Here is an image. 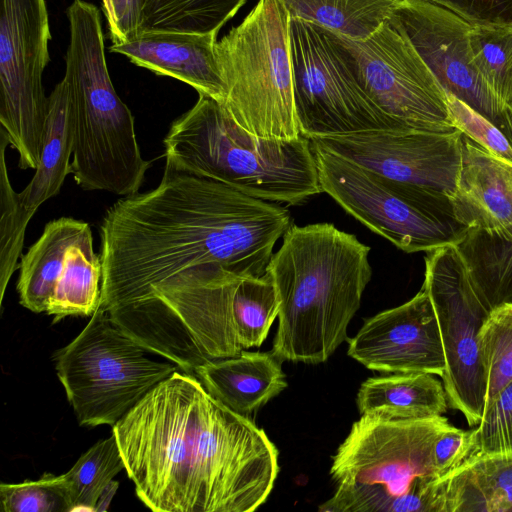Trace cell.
<instances>
[{
  "label": "cell",
  "mask_w": 512,
  "mask_h": 512,
  "mask_svg": "<svg viewBox=\"0 0 512 512\" xmlns=\"http://www.w3.org/2000/svg\"><path fill=\"white\" fill-rule=\"evenodd\" d=\"M291 225L287 208L166 162L154 189L120 198L103 217L100 308L136 301L201 264L261 277Z\"/></svg>",
  "instance_id": "6da1fadb"
},
{
  "label": "cell",
  "mask_w": 512,
  "mask_h": 512,
  "mask_svg": "<svg viewBox=\"0 0 512 512\" xmlns=\"http://www.w3.org/2000/svg\"><path fill=\"white\" fill-rule=\"evenodd\" d=\"M138 498L155 512H252L279 472L263 429L178 369L113 427Z\"/></svg>",
  "instance_id": "7a4b0ae2"
},
{
  "label": "cell",
  "mask_w": 512,
  "mask_h": 512,
  "mask_svg": "<svg viewBox=\"0 0 512 512\" xmlns=\"http://www.w3.org/2000/svg\"><path fill=\"white\" fill-rule=\"evenodd\" d=\"M282 238L266 269L280 300L272 352L322 363L348 339L372 277L370 247L331 223L292 224Z\"/></svg>",
  "instance_id": "3957f363"
},
{
  "label": "cell",
  "mask_w": 512,
  "mask_h": 512,
  "mask_svg": "<svg viewBox=\"0 0 512 512\" xmlns=\"http://www.w3.org/2000/svg\"><path fill=\"white\" fill-rule=\"evenodd\" d=\"M66 14L70 38L64 79L70 93L74 180L84 190L123 197L138 193L151 161L143 159L134 116L112 84L99 10L74 0Z\"/></svg>",
  "instance_id": "277c9868"
},
{
  "label": "cell",
  "mask_w": 512,
  "mask_h": 512,
  "mask_svg": "<svg viewBox=\"0 0 512 512\" xmlns=\"http://www.w3.org/2000/svg\"><path fill=\"white\" fill-rule=\"evenodd\" d=\"M163 143L173 167L262 200L296 205L322 192L307 138L255 136L205 94L172 122Z\"/></svg>",
  "instance_id": "5b68a950"
},
{
  "label": "cell",
  "mask_w": 512,
  "mask_h": 512,
  "mask_svg": "<svg viewBox=\"0 0 512 512\" xmlns=\"http://www.w3.org/2000/svg\"><path fill=\"white\" fill-rule=\"evenodd\" d=\"M443 416L362 415L333 456V495L320 512H444L433 449Z\"/></svg>",
  "instance_id": "8992f818"
},
{
  "label": "cell",
  "mask_w": 512,
  "mask_h": 512,
  "mask_svg": "<svg viewBox=\"0 0 512 512\" xmlns=\"http://www.w3.org/2000/svg\"><path fill=\"white\" fill-rule=\"evenodd\" d=\"M226 86L223 107L249 133L266 139L301 135L290 54V13L282 0H258L215 45Z\"/></svg>",
  "instance_id": "52a82bcc"
},
{
  "label": "cell",
  "mask_w": 512,
  "mask_h": 512,
  "mask_svg": "<svg viewBox=\"0 0 512 512\" xmlns=\"http://www.w3.org/2000/svg\"><path fill=\"white\" fill-rule=\"evenodd\" d=\"M102 308L55 354L57 376L83 426H114L155 386L180 369L152 359Z\"/></svg>",
  "instance_id": "ba28073f"
},
{
  "label": "cell",
  "mask_w": 512,
  "mask_h": 512,
  "mask_svg": "<svg viewBox=\"0 0 512 512\" xmlns=\"http://www.w3.org/2000/svg\"><path fill=\"white\" fill-rule=\"evenodd\" d=\"M290 54L302 136L395 130L363 91L331 31L290 15Z\"/></svg>",
  "instance_id": "9c48e42d"
},
{
  "label": "cell",
  "mask_w": 512,
  "mask_h": 512,
  "mask_svg": "<svg viewBox=\"0 0 512 512\" xmlns=\"http://www.w3.org/2000/svg\"><path fill=\"white\" fill-rule=\"evenodd\" d=\"M308 140L373 171L420 206L451 215L462 160L463 134L458 129L371 131Z\"/></svg>",
  "instance_id": "30bf717a"
},
{
  "label": "cell",
  "mask_w": 512,
  "mask_h": 512,
  "mask_svg": "<svg viewBox=\"0 0 512 512\" xmlns=\"http://www.w3.org/2000/svg\"><path fill=\"white\" fill-rule=\"evenodd\" d=\"M51 39L45 0H1L0 124L21 169L38 167L49 98L42 76Z\"/></svg>",
  "instance_id": "8fae6325"
},
{
  "label": "cell",
  "mask_w": 512,
  "mask_h": 512,
  "mask_svg": "<svg viewBox=\"0 0 512 512\" xmlns=\"http://www.w3.org/2000/svg\"><path fill=\"white\" fill-rule=\"evenodd\" d=\"M332 33L363 91L395 130L456 129L448 113L445 90L391 18L364 40Z\"/></svg>",
  "instance_id": "7c38bea8"
},
{
  "label": "cell",
  "mask_w": 512,
  "mask_h": 512,
  "mask_svg": "<svg viewBox=\"0 0 512 512\" xmlns=\"http://www.w3.org/2000/svg\"><path fill=\"white\" fill-rule=\"evenodd\" d=\"M422 288L434 307L443 343L446 365L441 378L448 403L464 415L470 426H477L486 394L478 334L488 312L457 244L427 253Z\"/></svg>",
  "instance_id": "4fadbf2b"
},
{
  "label": "cell",
  "mask_w": 512,
  "mask_h": 512,
  "mask_svg": "<svg viewBox=\"0 0 512 512\" xmlns=\"http://www.w3.org/2000/svg\"><path fill=\"white\" fill-rule=\"evenodd\" d=\"M322 192L371 231L406 253L458 244L465 230L396 192L352 161L311 144Z\"/></svg>",
  "instance_id": "5bb4252c"
},
{
  "label": "cell",
  "mask_w": 512,
  "mask_h": 512,
  "mask_svg": "<svg viewBox=\"0 0 512 512\" xmlns=\"http://www.w3.org/2000/svg\"><path fill=\"white\" fill-rule=\"evenodd\" d=\"M49 112L40 162L29 184L16 193L5 159L9 140L0 128V306L22 255L26 228L37 209L56 196L72 174L73 127L70 93L63 78L49 95Z\"/></svg>",
  "instance_id": "9a60e30c"
},
{
  "label": "cell",
  "mask_w": 512,
  "mask_h": 512,
  "mask_svg": "<svg viewBox=\"0 0 512 512\" xmlns=\"http://www.w3.org/2000/svg\"><path fill=\"white\" fill-rule=\"evenodd\" d=\"M391 19L407 35L442 88L503 132L506 129L510 138L509 113L475 65L469 38L471 24L448 9L417 0H401Z\"/></svg>",
  "instance_id": "2e32d148"
},
{
  "label": "cell",
  "mask_w": 512,
  "mask_h": 512,
  "mask_svg": "<svg viewBox=\"0 0 512 512\" xmlns=\"http://www.w3.org/2000/svg\"><path fill=\"white\" fill-rule=\"evenodd\" d=\"M348 355L374 371L442 376L445 354L434 307L425 289L406 303L367 319Z\"/></svg>",
  "instance_id": "e0dca14e"
},
{
  "label": "cell",
  "mask_w": 512,
  "mask_h": 512,
  "mask_svg": "<svg viewBox=\"0 0 512 512\" xmlns=\"http://www.w3.org/2000/svg\"><path fill=\"white\" fill-rule=\"evenodd\" d=\"M218 33L143 31L131 40L113 43L109 50L155 74L184 82L223 105L226 86L215 53Z\"/></svg>",
  "instance_id": "ac0fdd59"
},
{
  "label": "cell",
  "mask_w": 512,
  "mask_h": 512,
  "mask_svg": "<svg viewBox=\"0 0 512 512\" xmlns=\"http://www.w3.org/2000/svg\"><path fill=\"white\" fill-rule=\"evenodd\" d=\"M450 209L453 220L465 231L499 234L512 230V164L463 135Z\"/></svg>",
  "instance_id": "d6986e66"
},
{
  "label": "cell",
  "mask_w": 512,
  "mask_h": 512,
  "mask_svg": "<svg viewBox=\"0 0 512 512\" xmlns=\"http://www.w3.org/2000/svg\"><path fill=\"white\" fill-rule=\"evenodd\" d=\"M282 361L271 352H250L209 360L194 372L206 390L232 411L248 416L286 387Z\"/></svg>",
  "instance_id": "ffe728a7"
},
{
  "label": "cell",
  "mask_w": 512,
  "mask_h": 512,
  "mask_svg": "<svg viewBox=\"0 0 512 512\" xmlns=\"http://www.w3.org/2000/svg\"><path fill=\"white\" fill-rule=\"evenodd\" d=\"M89 231L88 223L71 217L45 225L38 240L20 257L17 291L23 307L35 313L46 312L69 250Z\"/></svg>",
  "instance_id": "44dd1931"
},
{
  "label": "cell",
  "mask_w": 512,
  "mask_h": 512,
  "mask_svg": "<svg viewBox=\"0 0 512 512\" xmlns=\"http://www.w3.org/2000/svg\"><path fill=\"white\" fill-rule=\"evenodd\" d=\"M356 402L361 415L384 419L437 417L448 408L443 382L430 373L369 378L361 384Z\"/></svg>",
  "instance_id": "7402d4cb"
},
{
  "label": "cell",
  "mask_w": 512,
  "mask_h": 512,
  "mask_svg": "<svg viewBox=\"0 0 512 512\" xmlns=\"http://www.w3.org/2000/svg\"><path fill=\"white\" fill-rule=\"evenodd\" d=\"M439 483L444 512H512V454L466 458Z\"/></svg>",
  "instance_id": "603a6c76"
},
{
  "label": "cell",
  "mask_w": 512,
  "mask_h": 512,
  "mask_svg": "<svg viewBox=\"0 0 512 512\" xmlns=\"http://www.w3.org/2000/svg\"><path fill=\"white\" fill-rule=\"evenodd\" d=\"M101 284L102 262L89 231L69 250L46 313L53 323L67 316H92L100 307Z\"/></svg>",
  "instance_id": "cb8c5ba5"
},
{
  "label": "cell",
  "mask_w": 512,
  "mask_h": 512,
  "mask_svg": "<svg viewBox=\"0 0 512 512\" xmlns=\"http://www.w3.org/2000/svg\"><path fill=\"white\" fill-rule=\"evenodd\" d=\"M457 245L468 261L487 312L512 302V230L499 234L465 231Z\"/></svg>",
  "instance_id": "d4e9b609"
},
{
  "label": "cell",
  "mask_w": 512,
  "mask_h": 512,
  "mask_svg": "<svg viewBox=\"0 0 512 512\" xmlns=\"http://www.w3.org/2000/svg\"><path fill=\"white\" fill-rule=\"evenodd\" d=\"M290 15L353 40H364L391 18L401 0H282Z\"/></svg>",
  "instance_id": "484cf974"
},
{
  "label": "cell",
  "mask_w": 512,
  "mask_h": 512,
  "mask_svg": "<svg viewBox=\"0 0 512 512\" xmlns=\"http://www.w3.org/2000/svg\"><path fill=\"white\" fill-rule=\"evenodd\" d=\"M247 0H140L143 31L219 32Z\"/></svg>",
  "instance_id": "4316f807"
},
{
  "label": "cell",
  "mask_w": 512,
  "mask_h": 512,
  "mask_svg": "<svg viewBox=\"0 0 512 512\" xmlns=\"http://www.w3.org/2000/svg\"><path fill=\"white\" fill-rule=\"evenodd\" d=\"M125 464L115 435L98 441L63 474L71 511H97L98 502Z\"/></svg>",
  "instance_id": "83f0119b"
},
{
  "label": "cell",
  "mask_w": 512,
  "mask_h": 512,
  "mask_svg": "<svg viewBox=\"0 0 512 512\" xmlns=\"http://www.w3.org/2000/svg\"><path fill=\"white\" fill-rule=\"evenodd\" d=\"M469 38L476 67L509 113L512 110V21L471 24Z\"/></svg>",
  "instance_id": "f1b7e54d"
},
{
  "label": "cell",
  "mask_w": 512,
  "mask_h": 512,
  "mask_svg": "<svg viewBox=\"0 0 512 512\" xmlns=\"http://www.w3.org/2000/svg\"><path fill=\"white\" fill-rule=\"evenodd\" d=\"M280 300L270 276L244 277L232 304L235 334L242 349L259 347L278 317Z\"/></svg>",
  "instance_id": "f546056e"
},
{
  "label": "cell",
  "mask_w": 512,
  "mask_h": 512,
  "mask_svg": "<svg viewBox=\"0 0 512 512\" xmlns=\"http://www.w3.org/2000/svg\"><path fill=\"white\" fill-rule=\"evenodd\" d=\"M478 344L486 381L485 407L512 380V302L497 305L488 313Z\"/></svg>",
  "instance_id": "4dcf8cb0"
},
{
  "label": "cell",
  "mask_w": 512,
  "mask_h": 512,
  "mask_svg": "<svg viewBox=\"0 0 512 512\" xmlns=\"http://www.w3.org/2000/svg\"><path fill=\"white\" fill-rule=\"evenodd\" d=\"M4 512H71L70 494L62 475L45 473L38 480L0 484Z\"/></svg>",
  "instance_id": "1f68e13d"
},
{
  "label": "cell",
  "mask_w": 512,
  "mask_h": 512,
  "mask_svg": "<svg viewBox=\"0 0 512 512\" xmlns=\"http://www.w3.org/2000/svg\"><path fill=\"white\" fill-rule=\"evenodd\" d=\"M512 454V380L484 407L466 458ZM465 458V459H466Z\"/></svg>",
  "instance_id": "d6a6232c"
},
{
  "label": "cell",
  "mask_w": 512,
  "mask_h": 512,
  "mask_svg": "<svg viewBox=\"0 0 512 512\" xmlns=\"http://www.w3.org/2000/svg\"><path fill=\"white\" fill-rule=\"evenodd\" d=\"M446 101L456 129L494 156L512 164V141L497 125L449 92H446Z\"/></svg>",
  "instance_id": "836d02e7"
},
{
  "label": "cell",
  "mask_w": 512,
  "mask_h": 512,
  "mask_svg": "<svg viewBox=\"0 0 512 512\" xmlns=\"http://www.w3.org/2000/svg\"><path fill=\"white\" fill-rule=\"evenodd\" d=\"M450 10L470 24L512 21V0H417Z\"/></svg>",
  "instance_id": "e575fe53"
},
{
  "label": "cell",
  "mask_w": 512,
  "mask_h": 512,
  "mask_svg": "<svg viewBox=\"0 0 512 512\" xmlns=\"http://www.w3.org/2000/svg\"><path fill=\"white\" fill-rule=\"evenodd\" d=\"M470 431L449 425L437 437L433 459L439 478H443L457 468L467 457L470 448Z\"/></svg>",
  "instance_id": "d590c367"
},
{
  "label": "cell",
  "mask_w": 512,
  "mask_h": 512,
  "mask_svg": "<svg viewBox=\"0 0 512 512\" xmlns=\"http://www.w3.org/2000/svg\"><path fill=\"white\" fill-rule=\"evenodd\" d=\"M102 5L110 38L113 43H120L122 41L121 21L123 15V0H102Z\"/></svg>",
  "instance_id": "8d00e7d4"
},
{
  "label": "cell",
  "mask_w": 512,
  "mask_h": 512,
  "mask_svg": "<svg viewBox=\"0 0 512 512\" xmlns=\"http://www.w3.org/2000/svg\"><path fill=\"white\" fill-rule=\"evenodd\" d=\"M139 7L140 0H123L121 42L131 40L138 34Z\"/></svg>",
  "instance_id": "74e56055"
},
{
  "label": "cell",
  "mask_w": 512,
  "mask_h": 512,
  "mask_svg": "<svg viewBox=\"0 0 512 512\" xmlns=\"http://www.w3.org/2000/svg\"><path fill=\"white\" fill-rule=\"evenodd\" d=\"M509 117H510V124H511V128H510V140L512 141V110L509 112Z\"/></svg>",
  "instance_id": "f35d334b"
}]
</instances>
